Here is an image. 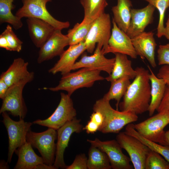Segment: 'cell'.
Returning a JSON list of instances; mask_svg holds the SVG:
<instances>
[{"instance_id":"cell-19","label":"cell","mask_w":169,"mask_h":169,"mask_svg":"<svg viewBox=\"0 0 169 169\" xmlns=\"http://www.w3.org/2000/svg\"><path fill=\"white\" fill-rule=\"evenodd\" d=\"M152 32H144L131 38L137 55L142 59H146L151 66L155 68V51L157 44Z\"/></svg>"},{"instance_id":"cell-40","label":"cell","mask_w":169,"mask_h":169,"mask_svg":"<svg viewBox=\"0 0 169 169\" xmlns=\"http://www.w3.org/2000/svg\"><path fill=\"white\" fill-rule=\"evenodd\" d=\"M90 118V120L95 122L99 125V128L102 125L104 118L103 115L100 112L94 111L91 114Z\"/></svg>"},{"instance_id":"cell-34","label":"cell","mask_w":169,"mask_h":169,"mask_svg":"<svg viewBox=\"0 0 169 169\" xmlns=\"http://www.w3.org/2000/svg\"><path fill=\"white\" fill-rule=\"evenodd\" d=\"M2 33L7 38L9 45L10 51L18 52L20 51L22 49L23 42L18 38L10 25H8Z\"/></svg>"},{"instance_id":"cell-44","label":"cell","mask_w":169,"mask_h":169,"mask_svg":"<svg viewBox=\"0 0 169 169\" xmlns=\"http://www.w3.org/2000/svg\"><path fill=\"white\" fill-rule=\"evenodd\" d=\"M164 36L168 40L169 43V15L166 23V26L165 27Z\"/></svg>"},{"instance_id":"cell-47","label":"cell","mask_w":169,"mask_h":169,"mask_svg":"<svg viewBox=\"0 0 169 169\" xmlns=\"http://www.w3.org/2000/svg\"></svg>"},{"instance_id":"cell-10","label":"cell","mask_w":169,"mask_h":169,"mask_svg":"<svg viewBox=\"0 0 169 169\" xmlns=\"http://www.w3.org/2000/svg\"><path fill=\"white\" fill-rule=\"evenodd\" d=\"M71 96L60 93V100L53 113L45 120H37L33 123L57 130L67 122L76 117L77 112Z\"/></svg>"},{"instance_id":"cell-8","label":"cell","mask_w":169,"mask_h":169,"mask_svg":"<svg viewBox=\"0 0 169 169\" xmlns=\"http://www.w3.org/2000/svg\"><path fill=\"white\" fill-rule=\"evenodd\" d=\"M34 75L21 80L9 87L7 94L3 100L0 113L9 112L14 116L24 119L27 112V109L23 96V91L26 84L31 82Z\"/></svg>"},{"instance_id":"cell-29","label":"cell","mask_w":169,"mask_h":169,"mask_svg":"<svg viewBox=\"0 0 169 169\" xmlns=\"http://www.w3.org/2000/svg\"><path fill=\"white\" fill-rule=\"evenodd\" d=\"M125 132L137 138L148 147L151 150L154 151L163 156L169 162V145H163L151 141L142 136L137 132L132 123L127 125Z\"/></svg>"},{"instance_id":"cell-39","label":"cell","mask_w":169,"mask_h":169,"mask_svg":"<svg viewBox=\"0 0 169 169\" xmlns=\"http://www.w3.org/2000/svg\"><path fill=\"white\" fill-rule=\"evenodd\" d=\"M99 128V126L97 124L90 120L86 125L83 127V130L85 131L88 134H94L98 131Z\"/></svg>"},{"instance_id":"cell-11","label":"cell","mask_w":169,"mask_h":169,"mask_svg":"<svg viewBox=\"0 0 169 169\" xmlns=\"http://www.w3.org/2000/svg\"><path fill=\"white\" fill-rule=\"evenodd\" d=\"M116 140L130 156L135 169H145L146 158L151 150L140 141L125 132L119 133Z\"/></svg>"},{"instance_id":"cell-7","label":"cell","mask_w":169,"mask_h":169,"mask_svg":"<svg viewBox=\"0 0 169 169\" xmlns=\"http://www.w3.org/2000/svg\"><path fill=\"white\" fill-rule=\"evenodd\" d=\"M23 5L16 12L15 16L21 19L23 17H33L47 22L55 29L62 30L68 28V21H59L53 17L47 10L46 5L52 0H22Z\"/></svg>"},{"instance_id":"cell-45","label":"cell","mask_w":169,"mask_h":169,"mask_svg":"<svg viewBox=\"0 0 169 169\" xmlns=\"http://www.w3.org/2000/svg\"><path fill=\"white\" fill-rule=\"evenodd\" d=\"M8 162H6L4 160L1 161L0 164V169H8L9 166L8 165Z\"/></svg>"},{"instance_id":"cell-6","label":"cell","mask_w":169,"mask_h":169,"mask_svg":"<svg viewBox=\"0 0 169 169\" xmlns=\"http://www.w3.org/2000/svg\"><path fill=\"white\" fill-rule=\"evenodd\" d=\"M57 137V130L48 128L41 132H35L30 130L27 133L26 141L33 147L37 149L43 158L44 163L53 166L55 161Z\"/></svg>"},{"instance_id":"cell-36","label":"cell","mask_w":169,"mask_h":169,"mask_svg":"<svg viewBox=\"0 0 169 169\" xmlns=\"http://www.w3.org/2000/svg\"><path fill=\"white\" fill-rule=\"evenodd\" d=\"M88 158L84 153L77 155L72 163L69 166H67L66 169H88Z\"/></svg>"},{"instance_id":"cell-1","label":"cell","mask_w":169,"mask_h":169,"mask_svg":"<svg viewBox=\"0 0 169 169\" xmlns=\"http://www.w3.org/2000/svg\"><path fill=\"white\" fill-rule=\"evenodd\" d=\"M136 75L131 83L119 106L120 111H130L138 115L148 111L151 100L148 70L142 67L135 69Z\"/></svg>"},{"instance_id":"cell-20","label":"cell","mask_w":169,"mask_h":169,"mask_svg":"<svg viewBox=\"0 0 169 169\" xmlns=\"http://www.w3.org/2000/svg\"><path fill=\"white\" fill-rule=\"evenodd\" d=\"M26 22L30 38L37 48L41 47L55 29L49 23L38 18H27Z\"/></svg>"},{"instance_id":"cell-14","label":"cell","mask_w":169,"mask_h":169,"mask_svg":"<svg viewBox=\"0 0 169 169\" xmlns=\"http://www.w3.org/2000/svg\"><path fill=\"white\" fill-rule=\"evenodd\" d=\"M60 29H55L52 34L41 47L38 52L37 62L39 64L60 56L64 51V48L69 45L67 35H64Z\"/></svg>"},{"instance_id":"cell-35","label":"cell","mask_w":169,"mask_h":169,"mask_svg":"<svg viewBox=\"0 0 169 169\" xmlns=\"http://www.w3.org/2000/svg\"><path fill=\"white\" fill-rule=\"evenodd\" d=\"M157 53L159 65H169V43L160 45Z\"/></svg>"},{"instance_id":"cell-28","label":"cell","mask_w":169,"mask_h":169,"mask_svg":"<svg viewBox=\"0 0 169 169\" xmlns=\"http://www.w3.org/2000/svg\"><path fill=\"white\" fill-rule=\"evenodd\" d=\"M88 169H110L111 167L106 153L98 148L91 146L88 152Z\"/></svg>"},{"instance_id":"cell-9","label":"cell","mask_w":169,"mask_h":169,"mask_svg":"<svg viewBox=\"0 0 169 169\" xmlns=\"http://www.w3.org/2000/svg\"><path fill=\"white\" fill-rule=\"evenodd\" d=\"M2 114L3 118L2 122L6 128L8 135L7 162L10 163L15 150L27 141V135L31 130L33 123L25 122L24 119L14 121L10 117L7 112H3Z\"/></svg>"},{"instance_id":"cell-27","label":"cell","mask_w":169,"mask_h":169,"mask_svg":"<svg viewBox=\"0 0 169 169\" xmlns=\"http://www.w3.org/2000/svg\"><path fill=\"white\" fill-rule=\"evenodd\" d=\"M94 20L84 18L81 23H76L72 28L69 29L67 34L69 45L84 42Z\"/></svg>"},{"instance_id":"cell-23","label":"cell","mask_w":169,"mask_h":169,"mask_svg":"<svg viewBox=\"0 0 169 169\" xmlns=\"http://www.w3.org/2000/svg\"><path fill=\"white\" fill-rule=\"evenodd\" d=\"M114 54L115 61L112 72L105 78V79L111 82L125 76L128 77L130 79H134L136 72L132 68L131 61L128 59L127 55L119 53Z\"/></svg>"},{"instance_id":"cell-13","label":"cell","mask_w":169,"mask_h":169,"mask_svg":"<svg viewBox=\"0 0 169 169\" xmlns=\"http://www.w3.org/2000/svg\"><path fill=\"white\" fill-rule=\"evenodd\" d=\"M91 146L96 147L105 152L109 160L113 169H131L130 157L125 155L122 148L116 140L102 141L97 138L94 140L87 139Z\"/></svg>"},{"instance_id":"cell-12","label":"cell","mask_w":169,"mask_h":169,"mask_svg":"<svg viewBox=\"0 0 169 169\" xmlns=\"http://www.w3.org/2000/svg\"><path fill=\"white\" fill-rule=\"evenodd\" d=\"M80 120L76 117L69 121L57 130V141L55 157L53 165L55 169H66L64 159V154L68 146L70 138L74 133H79L83 130V126L80 124Z\"/></svg>"},{"instance_id":"cell-31","label":"cell","mask_w":169,"mask_h":169,"mask_svg":"<svg viewBox=\"0 0 169 169\" xmlns=\"http://www.w3.org/2000/svg\"><path fill=\"white\" fill-rule=\"evenodd\" d=\"M84 10V18L95 20L105 13L106 0H80Z\"/></svg>"},{"instance_id":"cell-46","label":"cell","mask_w":169,"mask_h":169,"mask_svg":"<svg viewBox=\"0 0 169 169\" xmlns=\"http://www.w3.org/2000/svg\"><path fill=\"white\" fill-rule=\"evenodd\" d=\"M165 137L166 141L168 145H169V130L165 132Z\"/></svg>"},{"instance_id":"cell-15","label":"cell","mask_w":169,"mask_h":169,"mask_svg":"<svg viewBox=\"0 0 169 169\" xmlns=\"http://www.w3.org/2000/svg\"><path fill=\"white\" fill-rule=\"evenodd\" d=\"M105 54L103 50L97 47L93 54L88 56L86 53L83 54L80 60L74 65L72 70L86 68L105 71L110 75L112 71L115 58L108 59Z\"/></svg>"},{"instance_id":"cell-33","label":"cell","mask_w":169,"mask_h":169,"mask_svg":"<svg viewBox=\"0 0 169 169\" xmlns=\"http://www.w3.org/2000/svg\"><path fill=\"white\" fill-rule=\"evenodd\" d=\"M145 169H169V162L159 153L151 150L146 160Z\"/></svg>"},{"instance_id":"cell-4","label":"cell","mask_w":169,"mask_h":169,"mask_svg":"<svg viewBox=\"0 0 169 169\" xmlns=\"http://www.w3.org/2000/svg\"><path fill=\"white\" fill-rule=\"evenodd\" d=\"M111 22L109 14L105 12L93 22L84 41L86 50L92 53L97 47L108 53V42L111 35Z\"/></svg>"},{"instance_id":"cell-25","label":"cell","mask_w":169,"mask_h":169,"mask_svg":"<svg viewBox=\"0 0 169 169\" xmlns=\"http://www.w3.org/2000/svg\"><path fill=\"white\" fill-rule=\"evenodd\" d=\"M132 6L131 0H117V4L111 10L113 19L118 27L126 33L131 19V9Z\"/></svg>"},{"instance_id":"cell-2","label":"cell","mask_w":169,"mask_h":169,"mask_svg":"<svg viewBox=\"0 0 169 169\" xmlns=\"http://www.w3.org/2000/svg\"><path fill=\"white\" fill-rule=\"evenodd\" d=\"M94 111L103 115L104 122L98 131L103 133H119L125 125L136 121L137 115L130 111H119L114 109L110 101L103 98L96 101L93 107Z\"/></svg>"},{"instance_id":"cell-5","label":"cell","mask_w":169,"mask_h":169,"mask_svg":"<svg viewBox=\"0 0 169 169\" xmlns=\"http://www.w3.org/2000/svg\"><path fill=\"white\" fill-rule=\"evenodd\" d=\"M169 124V111L164 110L136 124L134 128L140 134L151 141L168 145L164 129Z\"/></svg>"},{"instance_id":"cell-22","label":"cell","mask_w":169,"mask_h":169,"mask_svg":"<svg viewBox=\"0 0 169 169\" xmlns=\"http://www.w3.org/2000/svg\"><path fill=\"white\" fill-rule=\"evenodd\" d=\"M32 147L26 141L15 150L18 159L14 169H35L37 165L44 163L42 157L36 154Z\"/></svg>"},{"instance_id":"cell-26","label":"cell","mask_w":169,"mask_h":169,"mask_svg":"<svg viewBox=\"0 0 169 169\" xmlns=\"http://www.w3.org/2000/svg\"><path fill=\"white\" fill-rule=\"evenodd\" d=\"M130 80L128 77L125 76L111 82V86L109 91L103 97L110 101L112 100H115L117 110H118L121 98L124 96L131 83Z\"/></svg>"},{"instance_id":"cell-24","label":"cell","mask_w":169,"mask_h":169,"mask_svg":"<svg viewBox=\"0 0 169 169\" xmlns=\"http://www.w3.org/2000/svg\"><path fill=\"white\" fill-rule=\"evenodd\" d=\"M149 78L151 83V100L148 111L150 116H152L158 108L163 97L166 83L162 79L156 76L150 67Z\"/></svg>"},{"instance_id":"cell-18","label":"cell","mask_w":169,"mask_h":169,"mask_svg":"<svg viewBox=\"0 0 169 169\" xmlns=\"http://www.w3.org/2000/svg\"><path fill=\"white\" fill-rule=\"evenodd\" d=\"M86 50L84 42L69 45L60 56V58L54 66L49 70L53 74L60 72L62 75L71 72L72 67L78 57Z\"/></svg>"},{"instance_id":"cell-43","label":"cell","mask_w":169,"mask_h":169,"mask_svg":"<svg viewBox=\"0 0 169 169\" xmlns=\"http://www.w3.org/2000/svg\"><path fill=\"white\" fill-rule=\"evenodd\" d=\"M35 169H55L53 166L48 165L44 163L37 165Z\"/></svg>"},{"instance_id":"cell-42","label":"cell","mask_w":169,"mask_h":169,"mask_svg":"<svg viewBox=\"0 0 169 169\" xmlns=\"http://www.w3.org/2000/svg\"><path fill=\"white\" fill-rule=\"evenodd\" d=\"M0 47L10 51L9 45L7 38L2 33L0 35Z\"/></svg>"},{"instance_id":"cell-3","label":"cell","mask_w":169,"mask_h":169,"mask_svg":"<svg viewBox=\"0 0 169 169\" xmlns=\"http://www.w3.org/2000/svg\"><path fill=\"white\" fill-rule=\"evenodd\" d=\"M100 72L92 69L82 68L76 72L62 75L56 86L44 89L53 92L64 90L71 96L79 89L90 87L95 82L104 80L105 78L100 75Z\"/></svg>"},{"instance_id":"cell-30","label":"cell","mask_w":169,"mask_h":169,"mask_svg":"<svg viewBox=\"0 0 169 169\" xmlns=\"http://www.w3.org/2000/svg\"><path fill=\"white\" fill-rule=\"evenodd\" d=\"M14 0H0V22L8 23L14 29L17 30L23 26L21 19L14 15L12 12L14 8L13 3Z\"/></svg>"},{"instance_id":"cell-21","label":"cell","mask_w":169,"mask_h":169,"mask_svg":"<svg viewBox=\"0 0 169 169\" xmlns=\"http://www.w3.org/2000/svg\"><path fill=\"white\" fill-rule=\"evenodd\" d=\"M28 64L21 58L15 59L7 70L2 73L0 78L10 87L21 80L33 76V72L28 71Z\"/></svg>"},{"instance_id":"cell-38","label":"cell","mask_w":169,"mask_h":169,"mask_svg":"<svg viewBox=\"0 0 169 169\" xmlns=\"http://www.w3.org/2000/svg\"><path fill=\"white\" fill-rule=\"evenodd\" d=\"M157 76L163 79L166 84H169V65H164L159 69Z\"/></svg>"},{"instance_id":"cell-41","label":"cell","mask_w":169,"mask_h":169,"mask_svg":"<svg viewBox=\"0 0 169 169\" xmlns=\"http://www.w3.org/2000/svg\"><path fill=\"white\" fill-rule=\"evenodd\" d=\"M9 88L4 80L0 78V98L3 100L5 97Z\"/></svg>"},{"instance_id":"cell-37","label":"cell","mask_w":169,"mask_h":169,"mask_svg":"<svg viewBox=\"0 0 169 169\" xmlns=\"http://www.w3.org/2000/svg\"><path fill=\"white\" fill-rule=\"evenodd\" d=\"M156 110L158 112L169 111V84H166L163 97Z\"/></svg>"},{"instance_id":"cell-16","label":"cell","mask_w":169,"mask_h":169,"mask_svg":"<svg viewBox=\"0 0 169 169\" xmlns=\"http://www.w3.org/2000/svg\"><path fill=\"white\" fill-rule=\"evenodd\" d=\"M112 23L113 28L108 42V53H119L128 55L132 59H136L137 55L131 39L118 27L113 19Z\"/></svg>"},{"instance_id":"cell-32","label":"cell","mask_w":169,"mask_h":169,"mask_svg":"<svg viewBox=\"0 0 169 169\" xmlns=\"http://www.w3.org/2000/svg\"><path fill=\"white\" fill-rule=\"evenodd\" d=\"M153 6L159 13V20L157 27V36H164L165 27L164 18L166 9L169 7V0H143Z\"/></svg>"},{"instance_id":"cell-17","label":"cell","mask_w":169,"mask_h":169,"mask_svg":"<svg viewBox=\"0 0 169 169\" xmlns=\"http://www.w3.org/2000/svg\"><path fill=\"white\" fill-rule=\"evenodd\" d=\"M155 8L149 3L142 8L131 9V21L126 33L131 38L144 32L146 28L153 22Z\"/></svg>"}]
</instances>
